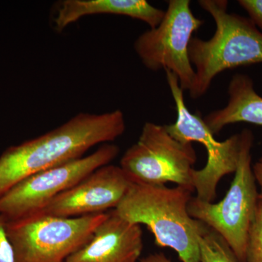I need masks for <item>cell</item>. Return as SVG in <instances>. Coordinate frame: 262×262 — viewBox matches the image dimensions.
Segmentation results:
<instances>
[{"label": "cell", "instance_id": "obj_1", "mask_svg": "<svg viewBox=\"0 0 262 262\" xmlns=\"http://www.w3.org/2000/svg\"><path fill=\"white\" fill-rule=\"evenodd\" d=\"M125 130L120 110L81 113L42 136L10 146L0 155V198L31 176L82 158L91 148L113 142Z\"/></svg>", "mask_w": 262, "mask_h": 262}, {"label": "cell", "instance_id": "obj_2", "mask_svg": "<svg viewBox=\"0 0 262 262\" xmlns=\"http://www.w3.org/2000/svg\"><path fill=\"white\" fill-rule=\"evenodd\" d=\"M194 192L183 186L133 183L114 210L131 223L146 225L157 246L174 250L182 262H201L199 237L206 226L193 219L188 211Z\"/></svg>", "mask_w": 262, "mask_h": 262}, {"label": "cell", "instance_id": "obj_3", "mask_svg": "<svg viewBox=\"0 0 262 262\" xmlns=\"http://www.w3.org/2000/svg\"><path fill=\"white\" fill-rule=\"evenodd\" d=\"M198 4L214 20L208 40L192 37L189 54L195 77L189 96L206 94L213 79L224 71L262 63V33L249 18L228 12L226 0H200Z\"/></svg>", "mask_w": 262, "mask_h": 262}, {"label": "cell", "instance_id": "obj_4", "mask_svg": "<svg viewBox=\"0 0 262 262\" xmlns=\"http://www.w3.org/2000/svg\"><path fill=\"white\" fill-rule=\"evenodd\" d=\"M238 163L225 198L208 203L193 196L188 204L189 215L220 234L239 262H246L248 235L256 215L259 192L251 165L253 135L245 129L239 134Z\"/></svg>", "mask_w": 262, "mask_h": 262}, {"label": "cell", "instance_id": "obj_5", "mask_svg": "<svg viewBox=\"0 0 262 262\" xmlns=\"http://www.w3.org/2000/svg\"><path fill=\"white\" fill-rule=\"evenodd\" d=\"M107 213L67 218L37 213L7 221L16 262H65L90 241Z\"/></svg>", "mask_w": 262, "mask_h": 262}, {"label": "cell", "instance_id": "obj_6", "mask_svg": "<svg viewBox=\"0 0 262 262\" xmlns=\"http://www.w3.org/2000/svg\"><path fill=\"white\" fill-rule=\"evenodd\" d=\"M165 73L177 113L176 122L165 127L177 140L185 144L198 142L206 148V165L200 170H193L192 185L198 200L213 203L219 183L225 176L234 173L237 169L241 135L235 134L225 141H217L201 115L191 113L186 106L184 90L177 76L168 70Z\"/></svg>", "mask_w": 262, "mask_h": 262}, {"label": "cell", "instance_id": "obj_7", "mask_svg": "<svg viewBox=\"0 0 262 262\" xmlns=\"http://www.w3.org/2000/svg\"><path fill=\"white\" fill-rule=\"evenodd\" d=\"M196 160L192 143L174 139L165 125L146 122L138 141L124 153L120 166L134 183L171 182L194 190L192 173Z\"/></svg>", "mask_w": 262, "mask_h": 262}, {"label": "cell", "instance_id": "obj_8", "mask_svg": "<svg viewBox=\"0 0 262 262\" xmlns=\"http://www.w3.org/2000/svg\"><path fill=\"white\" fill-rule=\"evenodd\" d=\"M161 22L142 33L134 43L136 54L150 70H168L184 91L192 87L195 72L189 58V43L203 20L196 18L189 0H170Z\"/></svg>", "mask_w": 262, "mask_h": 262}, {"label": "cell", "instance_id": "obj_9", "mask_svg": "<svg viewBox=\"0 0 262 262\" xmlns=\"http://www.w3.org/2000/svg\"><path fill=\"white\" fill-rule=\"evenodd\" d=\"M119 152L118 146L108 143L92 154L31 176L0 198V214L10 221L40 213L57 196L111 163Z\"/></svg>", "mask_w": 262, "mask_h": 262}, {"label": "cell", "instance_id": "obj_10", "mask_svg": "<svg viewBox=\"0 0 262 262\" xmlns=\"http://www.w3.org/2000/svg\"><path fill=\"white\" fill-rule=\"evenodd\" d=\"M133 183L121 167L108 164L57 196L40 213L67 218L104 213L118 206Z\"/></svg>", "mask_w": 262, "mask_h": 262}, {"label": "cell", "instance_id": "obj_11", "mask_svg": "<svg viewBox=\"0 0 262 262\" xmlns=\"http://www.w3.org/2000/svg\"><path fill=\"white\" fill-rule=\"evenodd\" d=\"M143 247L141 225L124 220L113 210L89 242L65 262H139Z\"/></svg>", "mask_w": 262, "mask_h": 262}, {"label": "cell", "instance_id": "obj_12", "mask_svg": "<svg viewBox=\"0 0 262 262\" xmlns=\"http://www.w3.org/2000/svg\"><path fill=\"white\" fill-rule=\"evenodd\" d=\"M99 14L138 19L152 29L161 22L165 10L155 8L145 0H64L56 9L55 28L61 32L84 16Z\"/></svg>", "mask_w": 262, "mask_h": 262}, {"label": "cell", "instance_id": "obj_13", "mask_svg": "<svg viewBox=\"0 0 262 262\" xmlns=\"http://www.w3.org/2000/svg\"><path fill=\"white\" fill-rule=\"evenodd\" d=\"M227 106L204 117L214 135L231 124L248 122L262 127V96L256 93L252 79L244 74L232 77L228 87Z\"/></svg>", "mask_w": 262, "mask_h": 262}, {"label": "cell", "instance_id": "obj_14", "mask_svg": "<svg viewBox=\"0 0 262 262\" xmlns=\"http://www.w3.org/2000/svg\"><path fill=\"white\" fill-rule=\"evenodd\" d=\"M200 261L239 262L225 239L207 227L199 237Z\"/></svg>", "mask_w": 262, "mask_h": 262}, {"label": "cell", "instance_id": "obj_15", "mask_svg": "<svg viewBox=\"0 0 262 262\" xmlns=\"http://www.w3.org/2000/svg\"><path fill=\"white\" fill-rule=\"evenodd\" d=\"M246 262H262V200L260 198L248 235Z\"/></svg>", "mask_w": 262, "mask_h": 262}, {"label": "cell", "instance_id": "obj_16", "mask_svg": "<svg viewBox=\"0 0 262 262\" xmlns=\"http://www.w3.org/2000/svg\"><path fill=\"white\" fill-rule=\"evenodd\" d=\"M7 220L0 214V262H16L6 229Z\"/></svg>", "mask_w": 262, "mask_h": 262}, {"label": "cell", "instance_id": "obj_17", "mask_svg": "<svg viewBox=\"0 0 262 262\" xmlns=\"http://www.w3.org/2000/svg\"><path fill=\"white\" fill-rule=\"evenodd\" d=\"M238 4L249 15V19L262 33V0H239Z\"/></svg>", "mask_w": 262, "mask_h": 262}, {"label": "cell", "instance_id": "obj_18", "mask_svg": "<svg viewBox=\"0 0 262 262\" xmlns=\"http://www.w3.org/2000/svg\"><path fill=\"white\" fill-rule=\"evenodd\" d=\"M253 175L260 188L259 198L262 200V158L253 167Z\"/></svg>", "mask_w": 262, "mask_h": 262}, {"label": "cell", "instance_id": "obj_19", "mask_svg": "<svg viewBox=\"0 0 262 262\" xmlns=\"http://www.w3.org/2000/svg\"><path fill=\"white\" fill-rule=\"evenodd\" d=\"M139 262H171L163 253H152L141 258Z\"/></svg>", "mask_w": 262, "mask_h": 262}]
</instances>
